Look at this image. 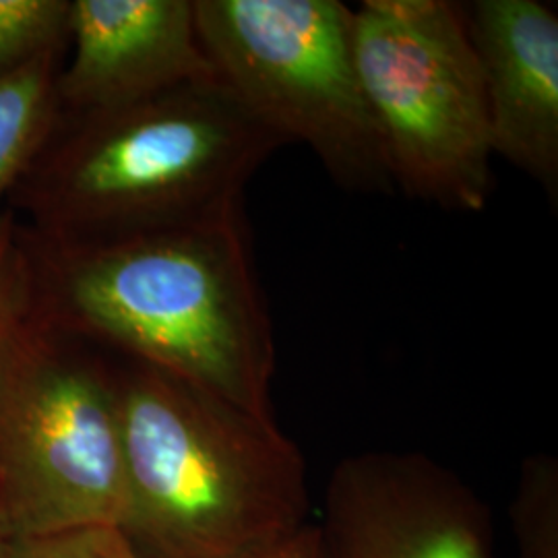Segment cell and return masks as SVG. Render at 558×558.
<instances>
[{
	"label": "cell",
	"instance_id": "9a60e30c",
	"mask_svg": "<svg viewBox=\"0 0 558 558\" xmlns=\"http://www.w3.org/2000/svg\"><path fill=\"white\" fill-rule=\"evenodd\" d=\"M259 558H320L319 532L317 525L311 523L300 530L296 536L281 542L269 553Z\"/></svg>",
	"mask_w": 558,
	"mask_h": 558
},
{
	"label": "cell",
	"instance_id": "ba28073f",
	"mask_svg": "<svg viewBox=\"0 0 558 558\" xmlns=\"http://www.w3.org/2000/svg\"><path fill=\"white\" fill-rule=\"evenodd\" d=\"M69 46L57 85L64 114L114 110L216 77L195 0H71Z\"/></svg>",
	"mask_w": 558,
	"mask_h": 558
},
{
	"label": "cell",
	"instance_id": "4fadbf2b",
	"mask_svg": "<svg viewBox=\"0 0 558 558\" xmlns=\"http://www.w3.org/2000/svg\"><path fill=\"white\" fill-rule=\"evenodd\" d=\"M34 315V267L25 232L11 209L0 211V348Z\"/></svg>",
	"mask_w": 558,
	"mask_h": 558
},
{
	"label": "cell",
	"instance_id": "5b68a950",
	"mask_svg": "<svg viewBox=\"0 0 558 558\" xmlns=\"http://www.w3.org/2000/svg\"><path fill=\"white\" fill-rule=\"evenodd\" d=\"M352 46L393 186L449 211H484L495 151L461 2L364 0L352 9Z\"/></svg>",
	"mask_w": 558,
	"mask_h": 558
},
{
	"label": "cell",
	"instance_id": "7c38bea8",
	"mask_svg": "<svg viewBox=\"0 0 558 558\" xmlns=\"http://www.w3.org/2000/svg\"><path fill=\"white\" fill-rule=\"evenodd\" d=\"M69 20L71 0H0V80L64 52Z\"/></svg>",
	"mask_w": 558,
	"mask_h": 558
},
{
	"label": "cell",
	"instance_id": "5bb4252c",
	"mask_svg": "<svg viewBox=\"0 0 558 558\" xmlns=\"http://www.w3.org/2000/svg\"><path fill=\"white\" fill-rule=\"evenodd\" d=\"M0 546L4 558H143L119 525H87Z\"/></svg>",
	"mask_w": 558,
	"mask_h": 558
},
{
	"label": "cell",
	"instance_id": "2e32d148",
	"mask_svg": "<svg viewBox=\"0 0 558 558\" xmlns=\"http://www.w3.org/2000/svg\"><path fill=\"white\" fill-rule=\"evenodd\" d=\"M0 558H4V553H2V546H0Z\"/></svg>",
	"mask_w": 558,
	"mask_h": 558
},
{
	"label": "cell",
	"instance_id": "6da1fadb",
	"mask_svg": "<svg viewBox=\"0 0 558 558\" xmlns=\"http://www.w3.org/2000/svg\"><path fill=\"white\" fill-rule=\"evenodd\" d=\"M25 240L38 319L271 414L276 339L244 209L89 246Z\"/></svg>",
	"mask_w": 558,
	"mask_h": 558
},
{
	"label": "cell",
	"instance_id": "3957f363",
	"mask_svg": "<svg viewBox=\"0 0 558 558\" xmlns=\"http://www.w3.org/2000/svg\"><path fill=\"white\" fill-rule=\"evenodd\" d=\"M120 530L143 558H259L311 525L306 461L274 414L126 360Z\"/></svg>",
	"mask_w": 558,
	"mask_h": 558
},
{
	"label": "cell",
	"instance_id": "8992f818",
	"mask_svg": "<svg viewBox=\"0 0 558 558\" xmlns=\"http://www.w3.org/2000/svg\"><path fill=\"white\" fill-rule=\"evenodd\" d=\"M214 75L283 143L299 141L341 189L396 186L360 85L352 9L339 0H195Z\"/></svg>",
	"mask_w": 558,
	"mask_h": 558
},
{
	"label": "cell",
	"instance_id": "7a4b0ae2",
	"mask_svg": "<svg viewBox=\"0 0 558 558\" xmlns=\"http://www.w3.org/2000/svg\"><path fill=\"white\" fill-rule=\"evenodd\" d=\"M283 145L218 77L92 114H64L9 195L32 239L89 246L242 209Z\"/></svg>",
	"mask_w": 558,
	"mask_h": 558
},
{
	"label": "cell",
	"instance_id": "9c48e42d",
	"mask_svg": "<svg viewBox=\"0 0 558 558\" xmlns=\"http://www.w3.org/2000/svg\"><path fill=\"white\" fill-rule=\"evenodd\" d=\"M461 15L484 83L493 151L558 197V15L539 0H472Z\"/></svg>",
	"mask_w": 558,
	"mask_h": 558
},
{
	"label": "cell",
	"instance_id": "30bf717a",
	"mask_svg": "<svg viewBox=\"0 0 558 558\" xmlns=\"http://www.w3.org/2000/svg\"><path fill=\"white\" fill-rule=\"evenodd\" d=\"M62 57L64 52L46 54L0 80V203L38 158L59 120Z\"/></svg>",
	"mask_w": 558,
	"mask_h": 558
},
{
	"label": "cell",
	"instance_id": "8fae6325",
	"mask_svg": "<svg viewBox=\"0 0 558 558\" xmlns=\"http://www.w3.org/2000/svg\"><path fill=\"white\" fill-rule=\"evenodd\" d=\"M515 558H558V461L523 459L511 500Z\"/></svg>",
	"mask_w": 558,
	"mask_h": 558
},
{
	"label": "cell",
	"instance_id": "52a82bcc",
	"mask_svg": "<svg viewBox=\"0 0 558 558\" xmlns=\"http://www.w3.org/2000/svg\"><path fill=\"white\" fill-rule=\"evenodd\" d=\"M315 525L320 558H493L486 502L453 470L416 451L341 459Z\"/></svg>",
	"mask_w": 558,
	"mask_h": 558
},
{
	"label": "cell",
	"instance_id": "277c9868",
	"mask_svg": "<svg viewBox=\"0 0 558 558\" xmlns=\"http://www.w3.org/2000/svg\"><path fill=\"white\" fill-rule=\"evenodd\" d=\"M32 315L0 348V544L120 525L117 368Z\"/></svg>",
	"mask_w": 558,
	"mask_h": 558
}]
</instances>
